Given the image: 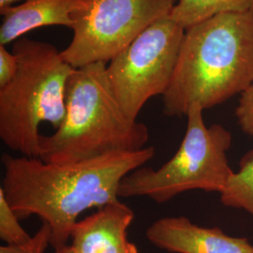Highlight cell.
I'll list each match as a JSON object with an SVG mask.
<instances>
[{"label": "cell", "mask_w": 253, "mask_h": 253, "mask_svg": "<svg viewBox=\"0 0 253 253\" xmlns=\"http://www.w3.org/2000/svg\"><path fill=\"white\" fill-rule=\"evenodd\" d=\"M49 245H51V228L45 222H42L27 243L1 246L0 253H44Z\"/></svg>", "instance_id": "obj_14"}, {"label": "cell", "mask_w": 253, "mask_h": 253, "mask_svg": "<svg viewBox=\"0 0 253 253\" xmlns=\"http://www.w3.org/2000/svg\"><path fill=\"white\" fill-rule=\"evenodd\" d=\"M25 2L27 0H0V13L3 12L4 10L9 9L10 7H12V4L16 3V2Z\"/></svg>", "instance_id": "obj_17"}, {"label": "cell", "mask_w": 253, "mask_h": 253, "mask_svg": "<svg viewBox=\"0 0 253 253\" xmlns=\"http://www.w3.org/2000/svg\"><path fill=\"white\" fill-rule=\"evenodd\" d=\"M54 253H76L73 252V250L71 249V247L69 245L65 246L63 248L59 249V250H56L54 251Z\"/></svg>", "instance_id": "obj_18"}, {"label": "cell", "mask_w": 253, "mask_h": 253, "mask_svg": "<svg viewBox=\"0 0 253 253\" xmlns=\"http://www.w3.org/2000/svg\"><path fill=\"white\" fill-rule=\"evenodd\" d=\"M0 238L5 245L27 243L32 236L20 224V218L10 208L8 200L0 189Z\"/></svg>", "instance_id": "obj_13"}, {"label": "cell", "mask_w": 253, "mask_h": 253, "mask_svg": "<svg viewBox=\"0 0 253 253\" xmlns=\"http://www.w3.org/2000/svg\"><path fill=\"white\" fill-rule=\"evenodd\" d=\"M105 63L73 69L66 90V115L53 134L42 135L39 158L67 165L146 147L149 131L130 119L111 87Z\"/></svg>", "instance_id": "obj_3"}, {"label": "cell", "mask_w": 253, "mask_h": 253, "mask_svg": "<svg viewBox=\"0 0 253 253\" xmlns=\"http://www.w3.org/2000/svg\"><path fill=\"white\" fill-rule=\"evenodd\" d=\"M235 115L241 129L253 137V84L240 95Z\"/></svg>", "instance_id": "obj_15"}, {"label": "cell", "mask_w": 253, "mask_h": 253, "mask_svg": "<svg viewBox=\"0 0 253 253\" xmlns=\"http://www.w3.org/2000/svg\"><path fill=\"white\" fill-rule=\"evenodd\" d=\"M153 146L60 165L40 158L1 156L3 190L20 219L38 216L51 228L54 251L68 245L83 212L119 199L118 188L129 172L155 156Z\"/></svg>", "instance_id": "obj_1"}, {"label": "cell", "mask_w": 253, "mask_h": 253, "mask_svg": "<svg viewBox=\"0 0 253 253\" xmlns=\"http://www.w3.org/2000/svg\"><path fill=\"white\" fill-rule=\"evenodd\" d=\"M133 219L131 208L119 199L114 201L78 220L69 246L76 253H139L126 235Z\"/></svg>", "instance_id": "obj_9"}, {"label": "cell", "mask_w": 253, "mask_h": 253, "mask_svg": "<svg viewBox=\"0 0 253 253\" xmlns=\"http://www.w3.org/2000/svg\"><path fill=\"white\" fill-rule=\"evenodd\" d=\"M89 0H27L1 12L0 45L6 46L39 27L63 26L73 29L74 18Z\"/></svg>", "instance_id": "obj_10"}, {"label": "cell", "mask_w": 253, "mask_h": 253, "mask_svg": "<svg viewBox=\"0 0 253 253\" xmlns=\"http://www.w3.org/2000/svg\"><path fill=\"white\" fill-rule=\"evenodd\" d=\"M185 29L169 16L147 27L106 67L115 97L127 118H137L146 101L168 89Z\"/></svg>", "instance_id": "obj_6"}, {"label": "cell", "mask_w": 253, "mask_h": 253, "mask_svg": "<svg viewBox=\"0 0 253 253\" xmlns=\"http://www.w3.org/2000/svg\"><path fill=\"white\" fill-rule=\"evenodd\" d=\"M204 110L193 106L187 115L186 133L176 153L159 169L143 166L121 180L118 197H147L164 204L189 190L220 193L234 171L227 151L232 134L218 124H205Z\"/></svg>", "instance_id": "obj_5"}, {"label": "cell", "mask_w": 253, "mask_h": 253, "mask_svg": "<svg viewBox=\"0 0 253 253\" xmlns=\"http://www.w3.org/2000/svg\"><path fill=\"white\" fill-rule=\"evenodd\" d=\"M145 235L168 253H253V245L247 238L230 236L217 227L199 226L186 217L160 218L147 228Z\"/></svg>", "instance_id": "obj_8"}, {"label": "cell", "mask_w": 253, "mask_h": 253, "mask_svg": "<svg viewBox=\"0 0 253 253\" xmlns=\"http://www.w3.org/2000/svg\"><path fill=\"white\" fill-rule=\"evenodd\" d=\"M18 71V59L6 47L0 45V88L7 85Z\"/></svg>", "instance_id": "obj_16"}, {"label": "cell", "mask_w": 253, "mask_h": 253, "mask_svg": "<svg viewBox=\"0 0 253 253\" xmlns=\"http://www.w3.org/2000/svg\"><path fill=\"white\" fill-rule=\"evenodd\" d=\"M175 0H89L74 18L73 38L61 52L74 69L110 62L147 27L170 15Z\"/></svg>", "instance_id": "obj_7"}, {"label": "cell", "mask_w": 253, "mask_h": 253, "mask_svg": "<svg viewBox=\"0 0 253 253\" xmlns=\"http://www.w3.org/2000/svg\"><path fill=\"white\" fill-rule=\"evenodd\" d=\"M219 194L224 206L245 209L253 216V151L245 156L239 171L233 173Z\"/></svg>", "instance_id": "obj_12"}, {"label": "cell", "mask_w": 253, "mask_h": 253, "mask_svg": "<svg viewBox=\"0 0 253 253\" xmlns=\"http://www.w3.org/2000/svg\"><path fill=\"white\" fill-rule=\"evenodd\" d=\"M253 84V11L228 12L185 30L172 81L163 96L168 117L212 108Z\"/></svg>", "instance_id": "obj_2"}, {"label": "cell", "mask_w": 253, "mask_h": 253, "mask_svg": "<svg viewBox=\"0 0 253 253\" xmlns=\"http://www.w3.org/2000/svg\"><path fill=\"white\" fill-rule=\"evenodd\" d=\"M18 71L0 88V139L22 156L39 158L42 123L56 129L66 115V90L73 73L54 46L25 37L13 44Z\"/></svg>", "instance_id": "obj_4"}, {"label": "cell", "mask_w": 253, "mask_h": 253, "mask_svg": "<svg viewBox=\"0 0 253 253\" xmlns=\"http://www.w3.org/2000/svg\"><path fill=\"white\" fill-rule=\"evenodd\" d=\"M249 11L253 0H177L169 17L186 30L221 13Z\"/></svg>", "instance_id": "obj_11"}]
</instances>
